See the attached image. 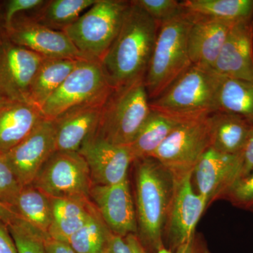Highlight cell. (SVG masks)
Segmentation results:
<instances>
[{"label":"cell","instance_id":"ffe728a7","mask_svg":"<svg viewBox=\"0 0 253 253\" xmlns=\"http://www.w3.org/2000/svg\"><path fill=\"white\" fill-rule=\"evenodd\" d=\"M234 23L196 17L188 36L191 63L212 69Z\"/></svg>","mask_w":253,"mask_h":253},{"label":"cell","instance_id":"f546056e","mask_svg":"<svg viewBox=\"0 0 253 253\" xmlns=\"http://www.w3.org/2000/svg\"><path fill=\"white\" fill-rule=\"evenodd\" d=\"M8 228L18 253H46V236L19 217L10 223Z\"/></svg>","mask_w":253,"mask_h":253},{"label":"cell","instance_id":"3957f363","mask_svg":"<svg viewBox=\"0 0 253 253\" xmlns=\"http://www.w3.org/2000/svg\"><path fill=\"white\" fill-rule=\"evenodd\" d=\"M195 16L182 11L158 26L144 84L150 101L157 99L192 65L188 36Z\"/></svg>","mask_w":253,"mask_h":253},{"label":"cell","instance_id":"74e56055","mask_svg":"<svg viewBox=\"0 0 253 253\" xmlns=\"http://www.w3.org/2000/svg\"><path fill=\"white\" fill-rule=\"evenodd\" d=\"M46 253H76L70 245L46 236L44 239Z\"/></svg>","mask_w":253,"mask_h":253},{"label":"cell","instance_id":"52a82bcc","mask_svg":"<svg viewBox=\"0 0 253 253\" xmlns=\"http://www.w3.org/2000/svg\"><path fill=\"white\" fill-rule=\"evenodd\" d=\"M113 89L101 61L81 60L57 90L42 106V113L45 119L54 120L76 106L107 101Z\"/></svg>","mask_w":253,"mask_h":253},{"label":"cell","instance_id":"7a4b0ae2","mask_svg":"<svg viewBox=\"0 0 253 253\" xmlns=\"http://www.w3.org/2000/svg\"><path fill=\"white\" fill-rule=\"evenodd\" d=\"M135 208L137 236L149 253L164 246L163 231L173 196L176 178L152 157L136 160Z\"/></svg>","mask_w":253,"mask_h":253},{"label":"cell","instance_id":"ab89813d","mask_svg":"<svg viewBox=\"0 0 253 253\" xmlns=\"http://www.w3.org/2000/svg\"><path fill=\"white\" fill-rule=\"evenodd\" d=\"M19 217L17 213L11 208L0 203V220L9 225L10 223Z\"/></svg>","mask_w":253,"mask_h":253},{"label":"cell","instance_id":"7c38bea8","mask_svg":"<svg viewBox=\"0 0 253 253\" xmlns=\"http://www.w3.org/2000/svg\"><path fill=\"white\" fill-rule=\"evenodd\" d=\"M4 29L10 41L46 59H86L64 32L42 26L30 16H16Z\"/></svg>","mask_w":253,"mask_h":253},{"label":"cell","instance_id":"ba28073f","mask_svg":"<svg viewBox=\"0 0 253 253\" xmlns=\"http://www.w3.org/2000/svg\"><path fill=\"white\" fill-rule=\"evenodd\" d=\"M211 148L210 116L189 120L176 126L151 157L176 177L193 172L203 155Z\"/></svg>","mask_w":253,"mask_h":253},{"label":"cell","instance_id":"f35d334b","mask_svg":"<svg viewBox=\"0 0 253 253\" xmlns=\"http://www.w3.org/2000/svg\"><path fill=\"white\" fill-rule=\"evenodd\" d=\"M104 253H132L126 239L113 234L107 249Z\"/></svg>","mask_w":253,"mask_h":253},{"label":"cell","instance_id":"6da1fadb","mask_svg":"<svg viewBox=\"0 0 253 253\" xmlns=\"http://www.w3.org/2000/svg\"><path fill=\"white\" fill-rule=\"evenodd\" d=\"M158 30V23L135 1H129L119 33L101 60L113 89L144 79Z\"/></svg>","mask_w":253,"mask_h":253},{"label":"cell","instance_id":"4dcf8cb0","mask_svg":"<svg viewBox=\"0 0 253 253\" xmlns=\"http://www.w3.org/2000/svg\"><path fill=\"white\" fill-rule=\"evenodd\" d=\"M22 189V185L10 167L4 155L0 154V203L14 211Z\"/></svg>","mask_w":253,"mask_h":253},{"label":"cell","instance_id":"7402d4cb","mask_svg":"<svg viewBox=\"0 0 253 253\" xmlns=\"http://www.w3.org/2000/svg\"><path fill=\"white\" fill-rule=\"evenodd\" d=\"M52 221L49 236L67 243L68 240L85 224L96 209L89 199L50 198Z\"/></svg>","mask_w":253,"mask_h":253},{"label":"cell","instance_id":"d6a6232c","mask_svg":"<svg viewBox=\"0 0 253 253\" xmlns=\"http://www.w3.org/2000/svg\"><path fill=\"white\" fill-rule=\"evenodd\" d=\"M224 200L236 208L253 213V169L232 186Z\"/></svg>","mask_w":253,"mask_h":253},{"label":"cell","instance_id":"8d00e7d4","mask_svg":"<svg viewBox=\"0 0 253 253\" xmlns=\"http://www.w3.org/2000/svg\"><path fill=\"white\" fill-rule=\"evenodd\" d=\"M0 253H18L7 224L0 220Z\"/></svg>","mask_w":253,"mask_h":253},{"label":"cell","instance_id":"b9f144b4","mask_svg":"<svg viewBox=\"0 0 253 253\" xmlns=\"http://www.w3.org/2000/svg\"><path fill=\"white\" fill-rule=\"evenodd\" d=\"M4 34V26H3L2 18H1V11H0V42Z\"/></svg>","mask_w":253,"mask_h":253},{"label":"cell","instance_id":"8992f818","mask_svg":"<svg viewBox=\"0 0 253 253\" xmlns=\"http://www.w3.org/2000/svg\"><path fill=\"white\" fill-rule=\"evenodd\" d=\"M129 4L124 0H97L63 32L85 59L101 61L119 33Z\"/></svg>","mask_w":253,"mask_h":253},{"label":"cell","instance_id":"8fae6325","mask_svg":"<svg viewBox=\"0 0 253 253\" xmlns=\"http://www.w3.org/2000/svg\"><path fill=\"white\" fill-rule=\"evenodd\" d=\"M45 59L15 44L4 33L0 42V99L31 102L32 84Z\"/></svg>","mask_w":253,"mask_h":253},{"label":"cell","instance_id":"60d3db41","mask_svg":"<svg viewBox=\"0 0 253 253\" xmlns=\"http://www.w3.org/2000/svg\"><path fill=\"white\" fill-rule=\"evenodd\" d=\"M125 239L130 247L132 253H149L141 244L140 240L136 234H129Z\"/></svg>","mask_w":253,"mask_h":253},{"label":"cell","instance_id":"d590c367","mask_svg":"<svg viewBox=\"0 0 253 253\" xmlns=\"http://www.w3.org/2000/svg\"><path fill=\"white\" fill-rule=\"evenodd\" d=\"M240 156L241 160V179H242L253 169V127Z\"/></svg>","mask_w":253,"mask_h":253},{"label":"cell","instance_id":"30bf717a","mask_svg":"<svg viewBox=\"0 0 253 253\" xmlns=\"http://www.w3.org/2000/svg\"><path fill=\"white\" fill-rule=\"evenodd\" d=\"M193 172L176 178V188L163 231V244L174 251L196 234V228L208 204L195 191Z\"/></svg>","mask_w":253,"mask_h":253},{"label":"cell","instance_id":"836d02e7","mask_svg":"<svg viewBox=\"0 0 253 253\" xmlns=\"http://www.w3.org/2000/svg\"><path fill=\"white\" fill-rule=\"evenodd\" d=\"M46 0H9L4 1L1 11L4 28L12 22L16 16L21 13L32 12L41 8Z\"/></svg>","mask_w":253,"mask_h":253},{"label":"cell","instance_id":"f1b7e54d","mask_svg":"<svg viewBox=\"0 0 253 253\" xmlns=\"http://www.w3.org/2000/svg\"><path fill=\"white\" fill-rule=\"evenodd\" d=\"M112 231L95 209L81 229L68 240L76 253H104L109 246Z\"/></svg>","mask_w":253,"mask_h":253},{"label":"cell","instance_id":"83f0119b","mask_svg":"<svg viewBox=\"0 0 253 253\" xmlns=\"http://www.w3.org/2000/svg\"><path fill=\"white\" fill-rule=\"evenodd\" d=\"M14 211L23 220L42 234L49 236L52 221L51 200L41 190L32 184L23 186Z\"/></svg>","mask_w":253,"mask_h":253},{"label":"cell","instance_id":"2e32d148","mask_svg":"<svg viewBox=\"0 0 253 253\" xmlns=\"http://www.w3.org/2000/svg\"><path fill=\"white\" fill-rule=\"evenodd\" d=\"M78 152L87 163L93 185H114L128 179L134 158L129 146L111 144L91 136Z\"/></svg>","mask_w":253,"mask_h":253},{"label":"cell","instance_id":"9a60e30c","mask_svg":"<svg viewBox=\"0 0 253 253\" xmlns=\"http://www.w3.org/2000/svg\"><path fill=\"white\" fill-rule=\"evenodd\" d=\"M89 199L113 234L123 238L137 235L135 204L129 179L114 185H93Z\"/></svg>","mask_w":253,"mask_h":253},{"label":"cell","instance_id":"4fadbf2b","mask_svg":"<svg viewBox=\"0 0 253 253\" xmlns=\"http://www.w3.org/2000/svg\"><path fill=\"white\" fill-rule=\"evenodd\" d=\"M192 176L196 191L206 199L209 207L214 201L224 200L241 179V156L223 154L210 148L195 166Z\"/></svg>","mask_w":253,"mask_h":253},{"label":"cell","instance_id":"277c9868","mask_svg":"<svg viewBox=\"0 0 253 253\" xmlns=\"http://www.w3.org/2000/svg\"><path fill=\"white\" fill-rule=\"evenodd\" d=\"M220 75L212 69L191 65L157 99L151 109L181 121L206 117L217 112Z\"/></svg>","mask_w":253,"mask_h":253},{"label":"cell","instance_id":"1f68e13d","mask_svg":"<svg viewBox=\"0 0 253 253\" xmlns=\"http://www.w3.org/2000/svg\"><path fill=\"white\" fill-rule=\"evenodd\" d=\"M159 26L184 11L181 2L176 0H134Z\"/></svg>","mask_w":253,"mask_h":253},{"label":"cell","instance_id":"44dd1931","mask_svg":"<svg viewBox=\"0 0 253 253\" xmlns=\"http://www.w3.org/2000/svg\"><path fill=\"white\" fill-rule=\"evenodd\" d=\"M211 148L223 154H239L253 127L248 118L224 112L210 115Z\"/></svg>","mask_w":253,"mask_h":253},{"label":"cell","instance_id":"d4e9b609","mask_svg":"<svg viewBox=\"0 0 253 253\" xmlns=\"http://www.w3.org/2000/svg\"><path fill=\"white\" fill-rule=\"evenodd\" d=\"M181 5L196 17L231 23L253 18V0H186Z\"/></svg>","mask_w":253,"mask_h":253},{"label":"cell","instance_id":"5bb4252c","mask_svg":"<svg viewBox=\"0 0 253 253\" xmlns=\"http://www.w3.org/2000/svg\"><path fill=\"white\" fill-rule=\"evenodd\" d=\"M54 151V122L44 119L27 137L4 155L23 187L33 184Z\"/></svg>","mask_w":253,"mask_h":253},{"label":"cell","instance_id":"9c48e42d","mask_svg":"<svg viewBox=\"0 0 253 253\" xmlns=\"http://www.w3.org/2000/svg\"><path fill=\"white\" fill-rule=\"evenodd\" d=\"M32 185L49 198L89 199L93 184L87 163L79 152L54 151Z\"/></svg>","mask_w":253,"mask_h":253},{"label":"cell","instance_id":"e575fe53","mask_svg":"<svg viewBox=\"0 0 253 253\" xmlns=\"http://www.w3.org/2000/svg\"><path fill=\"white\" fill-rule=\"evenodd\" d=\"M156 253H211L204 236L196 234L186 244H183L175 251H169L164 246L158 250Z\"/></svg>","mask_w":253,"mask_h":253},{"label":"cell","instance_id":"5b68a950","mask_svg":"<svg viewBox=\"0 0 253 253\" xmlns=\"http://www.w3.org/2000/svg\"><path fill=\"white\" fill-rule=\"evenodd\" d=\"M151 111L144 79L114 89L105 103L93 136L111 144L129 146Z\"/></svg>","mask_w":253,"mask_h":253},{"label":"cell","instance_id":"4316f807","mask_svg":"<svg viewBox=\"0 0 253 253\" xmlns=\"http://www.w3.org/2000/svg\"><path fill=\"white\" fill-rule=\"evenodd\" d=\"M97 0H47L30 16L46 27L63 31L81 17Z\"/></svg>","mask_w":253,"mask_h":253},{"label":"cell","instance_id":"cb8c5ba5","mask_svg":"<svg viewBox=\"0 0 253 253\" xmlns=\"http://www.w3.org/2000/svg\"><path fill=\"white\" fill-rule=\"evenodd\" d=\"M80 61L72 59H44L32 84L30 101L41 108L62 84Z\"/></svg>","mask_w":253,"mask_h":253},{"label":"cell","instance_id":"484cf974","mask_svg":"<svg viewBox=\"0 0 253 253\" xmlns=\"http://www.w3.org/2000/svg\"><path fill=\"white\" fill-rule=\"evenodd\" d=\"M217 108L219 112L239 115L253 121V81L220 76Z\"/></svg>","mask_w":253,"mask_h":253},{"label":"cell","instance_id":"e0dca14e","mask_svg":"<svg viewBox=\"0 0 253 253\" xmlns=\"http://www.w3.org/2000/svg\"><path fill=\"white\" fill-rule=\"evenodd\" d=\"M212 70L225 77L253 81V18L231 26Z\"/></svg>","mask_w":253,"mask_h":253},{"label":"cell","instance_id":"603a6c76","mask_svg":"<svg viewBox=\"0 0 253 253\" xmlns=\"http://www.w3.org/2000/svg\"><path fill=\"white\" fill-rule=\"evenodd\" d=\"M184 121H186L151 109L134 140L129 145L134 160L151 157L169 134Z\"/></svg>","mask_w":253,"mask_h":253},{"label":"cell","instance_id":"ac0fdd59","mask_svg":"<svg viewBox=\"0 0 253 253\" xmlns=\"http://www.w3.org/2000/svg\"><path fill=\"white\" fill-rule=\"evenodd\" d=\"M105 103L99 101L76 106L51 120L55 128L56 151L78 152L96 132Z\"/></svg>","mask_w":253,"mask_h":253},{"label":"cell","instance_id":"d6986e66","mask_svg":"<svg viewBox=\"0 0 253 253\" xmlns=\"http://www.w3.org/2000/svg\"><path fill=\"white\" fill-rule=\"evenodd\" d=\"M45 119L33 103L0 99V154H4L27 137Z\"/></svg>","mask_w":253,"mask_h":253}]
</instances>
